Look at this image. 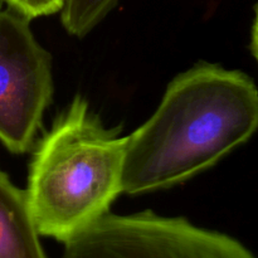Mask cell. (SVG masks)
Wrapping results in <instances>:
<instances>
[{
    "label": "cell",
    "mask_w": 258,
    "mask_h": 258,
    "mask_svg": "<svg viewBox=\"0 0 258 258\" xmlns=\"http://www.w3.org/2000/svg\"><path fill=\"white\" fill-rule=\"evenodd\" d=\"M52 95L50 57L29 19L0 10V143L8 150L24 154L32 148Z\"/></svg>",
    "instance_id": "4"
},
{
    "label": "cell",
    "mask_w": 258,
    "mask_h": 258,
    "mask_svg": "<svg viewBox=\"0 0 258 258\" xmlns=\"http://www.w3.org/2000/svg\"><path fill=\"white\" fill-rule=\"evenodd\" d=\"M251 49L258 63V3L256 5V15H254L253 25H252V38H251Z\"/></svg>",
    "instance_id": "8"
},
{
    "label": "cell",
    "mask_w": 258,
    "mask_h": 258,
    "mask_svg": "<svg viewBox=\"0 0 258 258\" xmlns=\"http://www.w3.org/2000/svg\"><path fill=\"white\" fill-rule=\"evenodd\" d=\"M258 128V90L243 72L201 63L169 83L126 143L122 191L161 190L216 165Z\"/></svg>",
    "instance_id": "1"
},
{
    "label": "cell",
    "mask_w": 258,
    "mask_h": 258,
    "mask_svg": "<svg viewBox=\"0 0 258 258\" xmlns=\"http://www.w3.org/2000/svg\"><path fill=\"white\" fill-rule=\"evenodd\" d=\"M10 9L15 10L28 19L52 15L60 12L64 0H4Z\"/></svg>",
    "instance_id": "7"
},
{
    "label": "cell",
    "mask_w": 258,
    "mask_h": 258,
    "mask_svg": "<svg viewBox=\"0 0 258 258\" xmlns=\"http://www.w3.org/2000/svg\"><path fill=\"white\" fill-rule=\"evenodd\" d=\"M0 258H48L24 190L0 170Z\"/></svg>",
    "instance_id": "5"
},
{
    "label": "cell",
    "mask_w": 258,
    "mask_h": 258,
    "mask_svg": "<svg viewBox=\"0 0 258 258\" xmlns=\"http://www.w3.org/2000/svg\"><path fill=\"white\" fill-rule=\"evenodd\" d=\"M107 130L82 96L38 144L24 190L39 236L66 243L108 213L122 193L127 136Z\"/></svg>",
    "instance_id": "2"
},
{
    "label": "cell",
    "mask_w": 258,
    "mask_h": 258,
    "mask_svg": "<svg viewBox=\"0 0 258 258\" xmlns=\"http://www.w3.org/2000/svg\"><path fill=\"white\" fill-rule=\"evenodd\" d=\"M118 0H64L60 20L67 33L82 38L117 4Z\"/></svg>",
    "instance_id": "6"
},
{
    "label": "cell",
    "mask_w": 258,
    "mask_h": 258,
    "mask_svg": "<svg viewBox=\"0 0 258 258\" xmlns=\"http://www.w3.org/2000/svg\"><path fill=\"white\" fill-rule=\"evenodd\" d=\"M62 258H256L241 242L184 218L107 213L64 243Z\"/></svg>",
    "instance_id": "3"
}]
</instances>
